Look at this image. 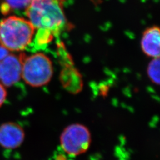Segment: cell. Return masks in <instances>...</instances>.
<instances>
[{
    "mask_svg": "<svg viewBox=\"0 0 160 160\" xmlns=\"http://www.w3.org/2000/svg\"><path fill=\"white\" fill-rule=\"evenodd\" d=\"M26 14L37 31L36 40L39 45L50 43L67 24L63 0H32Z\"/></svg>",
    "mask_w": 160,
    "mask_h": 160,
    "instance_id": "obj_1",
    "label": "cell"
},
{
    "mask_svg": "<svg viewBox=\"0 0 160 160\" xmlns=\"http://www.w3.org/2000/svg\"><path fill=\"white\" fill-rule=\"evenodd\" d=\"M35 32L29 20L10 16L0 21V46L8 51H22L32 43Z\"/></svg>",
    "mask_w": 160,
    "mask_h": 160,
    "instance_id": "obj_2",
    "label": "cell"
},
{
    "mask_svg": "<svg viewBox=\"0 0 160 160\" xmlns=\"http://www.w3.org/2000/svg\"><path fill=\"white\" fill-rule=\"evenodd\" d=\"M53 74L51 60L45 54L38 52L26 56L22 53V78L29 86H45L51 80Z\"/></svg>",
    "mask_w": 160,
    "mask_h": 160,
    "instance_id": "obj_3",
    "label": "cell"
},
{
    "mask_svg": "<svg viewBox=\"0 0 160 160\" xmlns=\"http://www.w3.org/2000/svg\"><path fill=\"white\" fill-rule=\"evenodd\" d=\"M92 142L90 132L86 126L74 123L64 129L60 137L62 148L70 155H79L88 150Z\"/></svg>",
    "mask_w": 160,
    "mask_h": 160,
    "instance_id": "obj_4",
    "label": "cell"
},
{
    "mask_svg": "<svg viewBox=\"0 0 160 160\" xmlns=\"http://www.w3.org/2000/svg\"><path fill=\"white\" fill-rule=\"evenodd\" d=\"M22 53L19 55L8 54L0 60V84L9 87L22 78Z\"/></svg>",
    "mask_w": 160,
    "mask_h": 160,
    "instance_id": "obj_5",
    "label": "cell"
},
{
    "mask_svg": "<svg viewBox=\"0 0 160 160\" xmlns=\"http://www.w3.org/2000/svg\"><path fill=\"white\" fill-rule=\"evenodd\" d=\"M25 132L23 128L14 122L0 125V146L8 149L19 147L24 142Z\"/></svg>",
    "mask_w": 160,
    "mask_h": 160,
    "instance_id": "obj_6",
    "label": "cell"
},
{
    "mask_svg": "<svg viewBox=\"0 0 160 160\" xmlns=\"http://www.w3.org/2000/svg\"><path fill=\"white\" fill-rule=\"evenodd\" d=\"M160 29L154 26L147 29L141 40L142 51L149 57L160 58Z\"/></svg>",
    "mask_w": 160,
    "mask_h": 160,
    "instance_id": "obj_7",
    "label": "cell"
},
{
    "mask_svg": "<svg viewBox=\"0 0 160 160\" xmlns=\"http://www.w3.org/2000/svg\"><path fill=\"white\" fill-rule=\"evenodd\" d=\"M1 11L4 14L12 12L14 10L25 8L29 6L32 0H2Z\"/></svg>",
    "mask_w": 160,
    "mask_h": 160,
    "instance_id": "obj_8",
    "label": "cell"
},
{
    "mask_svg": "<svg viewBox=\"0 0 160 160\" xmlns=\"http://www.w3.org/2000/svg\"><path fill=\"white\" fill-rule=\"evenodd\" d=\"M147 74L153 83L160 84V58H155L149 63Z\"/></svg>",
    "mask_w": 160,
    "mask_h": 160,
    "instance_id": "obj_9",
    "label": "cell"
},
{
    "mask_svg": "<svg viewBox=\"0 0 160 160\" xmlns=\"http://www.w3.org/2000/svg\"><path fill=\"white\" fill-rule=\"evenodd\" d=\"M7 96V92L5 87L0 84V108L5 102Z\"/></svg>",
    "mask_w": 160,
    "mask_h": 160,
    "instance_id": "obj_10",
    "label": "cell"
}]
</instances>
